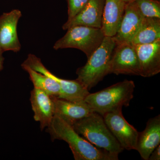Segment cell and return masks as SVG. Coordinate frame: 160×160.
Listing matches in <instances>:
<instances>
[{
  "instance_id": "cell-1",
  "label": "cell",
  "mask_w": 160,
  "mask_h": 160,
  "mask_svg": "<svg viewBox=\"0 0 160 160\" xmlns=\"http://www.w3.org/2000/svg\"><path fill=\"white\" fill-rule=\"evenodd\" d=\"M46 131L52 141L62 140L68 143L75 160H118V155L96 147L82 137L69 123L54 115Z\"/></svg>"
},
{
  "instance_id": "cell-2",
  "label": "cell",
  "mask_w": 160,
  "mask_h": 160,
  "mask_svg": "<svg viewBox=\"0 0 160 160\" xmlns=\"http://www.w3.org/2000/svg\"><path fill=\"white\" fill-rule=\"evenodd\" d=\"M134 82L125 80L95 93H89L84 101L95 112L104 116L123 106H129L133 98Z\"/></svg>"
},
{
  "instance_id": "cell-3",
  "label": "cell",
  "mask_w": 160,
  "mask_h": 160,
  "mask_svg": "<svg viewBox=\"0 0 160 160\" xmlns=\"http://www.w3.org/2000/svg\"><path fill=\"white\" fill-rule=\"evenodd\" d=\"M115 45L113 37L105 36L86 65L77 70L76 80L89 91L109 74L110 59Z\"/></svg>"
},
{
  "instance_id": "cell-4",
  "label": "cell",
  "mask_w": 160,
  "mask_h": 160,
  "mask_svg": "<svg viewBox=\"0 0 160 160\" xmlns=\"http://www.w3.org/2000/svg\"><path fill=\"white\" fill-rule=\"evenodd\" d=\"M79 134L96 147L119 154L124 150L106 126L102 115L93 112L72 125Z\"/></svg>"
},
{
  "instance_id": "cell-5",
  "label": "cell",
  "mask_w": 160,
  "mask_h": 160,
  "mask_svg": "<svg viewBox=\"0 0 160 160\" xmlns=\"http://www.w3.org/2000/svg\"><path fill=\"white\" fill-rule=\"evenodd\" d=\"M67 30L66 34L55 43L53 49H79L87 59L99 47L105 37L102 29L89 26H72Z\"/></svg>"
},
{
  "instance_id": "cell-6",
  "label": "cell",
  "mask_w": 160,
  "mask_h": 160,
  "mask_svg": "<svg viewBox=\"0 0 160 160\" xmlns=\"http://www.w3.org/2000/svg\"><path fill=\"white\" fill-rule=\"evenodd\" d=\"M23 63L33 70L56 81L61 87V93L58 98H59L71 102H81L84 101L89 93V90L76 79H63L52 73L44 66L39 58L34 54L28 55L27 58Z\"/></svg>"
},
{
  "instance_id": "cell-7",
  "label": "cell",
  "mask_w": 160,
  "mask_h": 160,
  "mask_svg": "<svg viewBox=\"0 0 160 160\" xmlns=\"http://www.w3.org/2000/svg\"><path fill=\"white\" fill-rule=\"evenodd\" d=\"M122 109L108 112L103 118L106 126L123 149L136 150L139 132L124 117Z\"/></svg>"
},
{
  "instance_id": "cell-8",
  "label": "cell",
  "mask_w": 160,
  "mask_h": 160,
  "mask_svg": "<svg viewBox=\"0 0 160 160\" xmlns=\"http://www.w3.org/2000/svg\"><path fill=\"white\" fill-rule=\"evenodd\" d=\"M140 76V66L134 46L131 43L116 45L110 61L109 74Z\"/></svg>"
},
{
  "instance_id": "cell-9",
  "label": "cell",
  "mask_w": 160,
  "mask_h": 160,
  "mask_svg": "<svg viewBox=\"0 0 160 160\" xmlns=\"http://www.w3.org/2000/svg\"><path fill=\"white\" fill-rule=\"evenodd\" d=\"M22 16V12L17 9L4 12L0 16V46L3 52H17L21 50L17 26Z\"/></svg>"
},
{
  "instance_id": "cell-10",
  "label": "cell",
  "mask_w": 160,
  "mask_h": 160,
  "mask_svg": "<svg viewBox=\"0 0 160 160\" xmlns=\"http://www.w3.org/2000/svg\"><path fill=\"white\" fill-rule=\"evenodd\" d=\"M133 46L139 63L140 76L149 78L158 74L160 72V39L149 44Z\"/></svg>"
},
{
  "instance_id": "cell-11",
  "label": "cell",
  "mask_w": 160,
  "mask_h": 160,
  "mask_svg": "<svg viewBox=\"0 0 160 160\" xmlns=\"http://www.w3.org/2000/svg\"><path fill=\"white\" fill-rule=\"evenodd\" d=\"M144 18L134 2L126 4L119 28L113 37L116 45L131 43Z\"/></svg>"
},
{
  "instance_id": "cell-12",
  "label": "cell",
  "mask_w": 160,
  "mask_h": 160,
  "mask_svg": "<svg viewBox=\"0 0 160 160\" xmlns=\"http://www.w3.org/2000/svg\"><path fill=\"white\" fill-rule=\"evenodd\" d=\"M105 0H89L84 8L72 19L63 25V30L83 26L101 29Z\"/></svg>"
},
{
  "instance_id": "cell-13",
  "label": "cell",
  "mask_w": 160,
  "mask_h": 160,
  "mask_svg": "<svg viewBox=\"0 0 160 160\" xmlns=\"http://www.w3.org/2000/svg\"><path fill=\"white\" fill-rule=\"evenodd\" d=\"M34 120L40 123L42 131L51 124L54 116V104L52 97L39 89L33 88L30 97Z\"/></svg>"
},
{
  "instance_id": "cell-14",
  "label": "cell",
  "mask_w": 160,
  "mask_h": 160,
  "mask_svg": "<svg viewBox=\"0 0 160 160\" xmlns=\"http://www.w3.org/2000/svg\"><path fill=\"white\" fill-rule=\"evenodd\" d=\"M160 143V115L149 119L146 128L139 132L136 150L143 160H149L152 151Z\"/></svg>"
},
{
  "instance_id": "cell-15",
  "label": "cell",
  "mask_w": 160,
  "mask_h": 160,
  "mask_svg": "<svg viewBox=\"0 0 160 160\" xmlns=\"http://www.w3.org/2000/svg\"><path fill=\"white\" fill-rule=\"evenodd\" d=\"M54 115L60 117L72 126L77 121L88 116L93 111L85 101L71 102L52 97Z\"/></svg>"
},
{
  "instance_id": "cell-16",
  "label": "cell",
  "mask_w": 160,
  "mask_h": 160,
  "mask_svg": "<svg viewBox=\"0 0 160 160\" xmlns=\"http://www.w3.org/2000/svg\"><path fill=\"white\" fill-rule=\"evenodd\" d=\"M126 4L123 0H105L101 27L105 36L113 37L116 34L122 19Z\"/></svg>"
},
{
  "instance_id": "cell-17",
  "label": "cell",
  "mask_w": 160,
  "mask_h": 160,
  "mask_svg": "<svg viewBox=\"0 0 160 160\" xmlns=\"http://www.w3.org/2000/svg\"><path fill=\"white\" fill-rule=\"evenodd\" d=\"M160 39V18L145 17L131 43L133 45H143Z\"/></svg>"
},
{
  "instance_id": "cell-18",
  "label": "cell",
  "mask_w": 160,
  "mask_h": 160,
  "mask_svg": "<svg viewBox=\"0 0 160 160\" xmlns=\"http://www.w3.org/2000/svg\"><path fill=\"white\" fill-rule=\"evenodd\" d=\"M22 68L27 72L34 88L44 91L52 97H59L61 87L59 84L52 78L33 70L29 66L22 64Z\"/></svg>"
},
{
  "instance_id": "cell-19",
  "label": "cell",
  "mask_w": 160,
  "mask_h": 160,
  "mask_svg": "<svg viewBox=\"0 0 160 160\" xmlns=\"http://www.w3.org/2000/svg\"><path fill=\"white\" fill-rule=\"evenodd\" d=\"M144 17L160 18V2L157 0H134Z\"/></svg>"
},
{
  "instance_id": "cell-20",
  "label": "cell",
  "mask_w": 160,
  "mask_h": 160,
  "mask_svg": "<svg viewBox=\"0 0 160 160\" xmlns=\"http://www.w3.org/2000/svg\"><path fill=\"white\" fill-rule=\"evenodd\" d=\"M68 2V18L70 21L82 11L89 0H67Z\"/></svg>"
},
{
  "instance_id": "cell-21",
  "label": "cell",
  "mask_w": 160,
  "mask_h": 160,
  "mask_svg": "<svg viewBox=\"0 0 160 160\" xmlns=\"http://www.w3.org/2000/svg\"><path fill=\"white\" fill-rule=\"evenodd\" d=\"M149 160H160V145H159L152 152Z\"/></svg>"
},
{
  "instance_id": "cell-22",
  "label": "cell",
  "mask_w": 160,
  "mask_h": 160,
  "mask_svg": "<svg viewBox=\"0 0 160 160\" xmlns=\"http://www.w3.org/2000/svg\"><path fill=\"white\" fill-rule=\"evenodd\" d=\"M3 52H4L0 46V72L2 70L4 67V58L3 56Z\"/></svg>"
},
{
  "instance_id": "cell-23",
  "label": "cell",
  "mask_w": 160,
  "mask_h": 160,
  "mask_svg": "<svg viewBox=\"0 0 160 160\" xmlns=\"http://www.w3.org/2000/svg\"><path fill=\"white\" fill-rule=\"evenodd\" d=\"M126 4L127 3L131 2H134V0H123Z\"/></svg>"
},
{
  "instance_id": "cell-24",
  "label": "cell",
  "mask_w": 160,
  "mask_h": 160,
  "mask_svg": "<svg viewBox=\"0 0 160 160\" xmlns=\"http://www.w3.org/2000/svg\"><path fill=\"white\" fill-rule=\"evenodd\" d=\"M157 1H160V0H157Z\"/></svg>"
}]
</instances>
